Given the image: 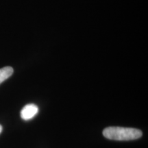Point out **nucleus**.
Masks as SVG:
<instances>
[{
    "label": "nucleus",
    "instance_id": "nucleus-1",
    "mask_svg": "<svg viewBox=\"0 0 148 148\" xmlns=\"http://www.w3.org/2000/svg\"><path fill=\"white\" fill-rule=\"evenodd\" d=\"M141 131L136 128L123 127H108L103 130V135L108 139L130 140L138 139L142 136Z\"/></svg>",
    "mask_w": 148,
    "mask_h": 148
},
{
    "label": "nucleus",
    "instance_id": "nucleus-2",
    "mask_svg": "<svg viewBox=\"0 0 148 148\" xmlns=\"http://www.w3.org/2000/svg\"><path fill=\"white\" fill-rule=\"evenodd\" d=\"M38 112V106L33 103H29L25 106L21 111V117L25 121L32 119Z\"/></svg>",
    "mask_w": 148,
    "mask_h": 148
},
{
    "label": "nucleus",
    "instance_id": "nucleus-3",
    "mask_svg": "<svg viewBox=\"0 0 148 148\" xmlns=\"http://www.w3.org/2000/svg\"><path fill=\"white\" fill-rule=\"evenodd\" d=\"M13 71L14 70L11 66H5L2 69H0V84L9 78L12 75Z\"/></svg>",
    "mask_w": 148,
    "mask_h": 148
},
{
    "label": "nucleus",
    "instance_id": "nucleus-4",
    "mask_svg": "<svg viewBox=\"0 0 148 148\" xmlns=\"http://www.w3.org/2000/svg\"><path fill=\"white\" fill-rule=\"evenodd\" d=\"M2 130H3V127H2V126H1V125H0V133L2 132Z\"/></svg>",
    "mask_w": 148,
    "mask_h": 148
}]
</instances>
